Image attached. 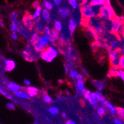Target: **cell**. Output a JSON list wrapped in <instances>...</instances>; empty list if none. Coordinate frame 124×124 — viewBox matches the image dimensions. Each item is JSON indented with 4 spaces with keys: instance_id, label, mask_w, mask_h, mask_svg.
<instances>
[{
    "instance_id": "51",
    "label": "cell",
    "mask_w": 124,
    "mask_h": 124,
    "mask_svg": "<svg viewBox=\"0 0 124 124\" xmlns=\"http://www.w3.org/2000/svg\"><path fill=\"white\" fill-rule=\"evenodd\" d=\"M23 54H24V55H25V56H30V53H29V52L28 51H26V50L23 51Z\"/></svg>"
},
{
    "instance_id": "14",
    "label": "cell",
    "mask_w": 124,
    "mask_h": 124,
    "mask_svg": "<svg viewBox=\"0 0 124 124\" xmlns=\"http://www.w3.org/2000/svg\"><path fill=\"white\" fill-rule=\"evenodd\" d=\"M34 30L35 31L36 33H38V34H40V33H43V26L42 25H41V19H40V18L37 19L35 21V23L34 26Z\"/></svg>"
},
{
    "instance_id": "36",
    "label": "cell",
    "mask_w": 124,
    "mask_h": 124,
    "mask_svg": "<svg viewBox=\"0 0 124 124\" xmlns=\"http://www.w3.org/2000/svg\"><path fill=\"white\" fill-rule=\"evenodd\" d=\"M51 31L53 36L54 38H55V40H58L59 39V37H60V33H59V32L57 31V30H55L54 29H52Z\"/></svg>"
},
{
    "instance_id": "43",
    "label": "cell",
    "mask_w": 124,
    "mask_h": 124,
    "mask_svg": "<svg viewBox=\"0 0 124 124\" xmlns=\"http://www.w3.org/2000/svg\"><path fill=\"white\" fill-rule=\"evenodd\" d=\"M53 3H54V5H56L57 7H59L61 4V0H53L52 1Z\"/></svg>"
},
{
    "instance_id": "37",
    "label": "cell",
    "mask_w": 124,
    "mask_h": 124,
    "mask_svg": "<svg viewBox=\"0 0 124 124\" xmlns=\"http://www.w3.org/2000/svg\"><path fill=\"white\" fill-rule=\"evenodd\" d=\"M18 29H19V25L16 23H12L11 25V31H12V33H14L18 31Z\"/></svg>"
},
{
    "instance_id": "35",
    "label": "cell",
    "mask_w": 124,
    "mask_h": 124,
    "mask_svg": "<svg viewBox=\"0 0 124 124\" xmlns=\"http://www.w3.org/2000/svg\"><path fill=\"white\" fill-rule=\"evenodd\" d=\"M94 29L98 34H101L104 31V27L101 25H97L94 27Z\"/></svg>"
},
{
    "instance_id": "10",
    "label": "cell",
    "mask_w": 124,
    "mask_h": 124,
    "mask_svg": "<svg viewBox=\"0 0 124 124\" xmlns=\"http://www.w3.org/2000/svg\"><path fill=\"white\" fill-rule=\"evenodd\" d=\"M7 86L10 91H12V92H14V93H16L17 91H20V90L21 89V86L15 83V82H12L8 83Z\"/></svg>"
},
{
    "instance_id": "12",
    "label": "cell",
    "mask_w": 124,
    "mask_h": 124,
    "mask_svg": "<svg viewBox=\"0 0 124 124\" xmlns=\"http://www.w3.org/2000/svg\"><path fill=\"white\" fill-rule=\"evenodd\" d=\"M77 21H75V19L74 18L71 17L69 19V30L71 34H72L74 33L75 29H77Z\"/></svg>"
},
{
    "instance_id": "24",
    "label": "cell",
    "mask_w": 124,
    "mask_h": 124,
    "mask_svg": "<svg viewBox=\"0 0 124 124\" xmlns=\"http://www.w3.org/2000/svg\"><path fill=\"white\" fill-rule=\"evenodd\" d=\"M93 83L94 86L98 88L99 91H101L105 86V84L103 82H100V81H93Z\"/></svg>"
},
{
    "instance_id": "27",
    "label": "cell",
    "mask_w": 124,
    "mask_h": 124,
    "mask_svg": "<svg viewBox=\"0 0 124 124\" xmlns=\"http://www.w3.org/2000/svg\"><path fill=\"white\" fill-rule=\"evenodd\" d=\"M48 112L49 114H51V115H54V116H56V115L58 114L59 112V110L58 108L56 106H51L48 109Z\"/></svg>"
},
{
    "instance_id": "48",
    "label": "cell",
    "mask_w": 124,
    "mask_h": 124,
    "mask_svg": "<svg viewBox=\"0 0 124 124\" xmlns=\"http://www.w3.org/2000/svg\"><path fill=\"white\" fill-rule=\"evenodd\" d=\"M0 93H1V94H3V95H4L5 97H7L8 96V94L7 93H6V91H4V90H3V88L0 89Z\"/></svg>"
},
{
    "instance_id": "25",
    "label": "cell",
    "mask_w": 124,
    "mask_h": 124,
    "mask_svg": "<svg viewBox=\"0 0 124 124\" xmlns=\"http://www.w3.org/2000/svg\"><path fill=\"white\" fill-rule=\"evenodd\" d=\"M54 29L56 30H57V31L60 32L62 31V25L61 22L60 21H56L54 22Z\"/></svg>"
},
{
    "instance_id": "56",
    "label": "cell",
    "mask_w": 124,
    "mask_h": 124,
    "mask_svg": "<svg viewBox=\"0 0 124 124\" xmlns=\"http://www.w3.org/2000/svg\"><path fill=\"white\" fill-rule=\"evenodd\" d=\"M1 25L3 26V22H1Z\"/></svg>"
},
{
    "instance_id": "34",
    "label": "cell",
    "mask_w": 124,
    "mask_h": 124,
    "mask_svg": "<svg viewBox=\"0 0 124 124\" xmlns=\"http://www.w3.org/2000/svg\"><path fill=\"white\" fill-rule=\"evenodd\" d=\"M79 74L80 73L77 72L75 70H70V72L69 73L70 77L72 78H73V79H75V78L77 79V78L78 77V75H79Z\"/></svg>"
},
{
    "instance_id": "26",
    "label": "cell",
    "mask_w": 124,
    "mask_h": 124,
    "mask_svg": "<svg viewBox=\"0 0 124 124\" xmlns=\"http://www.w3.org/2000/svg\"><path fill=\"white\" fill-rule=\"evenodd\" d=\"M117 115L119 116L120 120L124 121V109L122 108H117Z\"/></svg>"
},
{
    "instance_id": "44",
    "label": "cell",
    "mask_w": 124,
    "mask_h": 124,
    "mask_svg": "<svg viewBox=\"0 0 124 124\" xmlns=\"http://www.w3.org/2000/svg\"><path fill=\"white\" fill-rule=\"evenodd\" d=\"M18 37H19V36H18V34L17 32L12 33V34H11V38H12V40H17L18 39Z\"/></svg>"
},
{
    "instance_id": "47",
    "label": "cell",
    "mask_w": 124,
    "mask_h": 124,
    "mask_svg": "<svg viewBox=\"0 0 124 124\" xmlns=\"http://www.w3.org/2000/svg\"><path fill=\"white\" fill-rule=\"evenodd\" d=\"M23 84H24L25 86H27L28 87H29V86H30V85H31V82L28 79H25L24 80H23Z\"/></svg>"
},
{
    "instance_id": "42",
    "label": "cell",
    "mask_w": 124,
    "mask_h": 124,
    "mask_svg": "<svg viewBox=\"0 0 124 124\" xmlns=\"http://www.w3.org/2000/svg\"><path fill=\"white\" fill-rule=\"evenodd\" d=\"M32 6H33V8H35L36 9H37L38 8H39L40 6V2L38 1H35L33 2V4H32Z\"/></svg>"
},
{
    "instance_id": "3",
    "label": "cell",
    "mask_w": 124,
    "mask_h": 124,
    "mask_svg": "<svg viewBox=\"0 0 124 124\" xmlns=\"http://www.w3.org/2000/svg\"><path fill=\"white\" fill-rule=\"evenodd\" d=\"M58 56V51L53 46H48L41 53V58L47 62H51Z\"/></svg>"
},
{
    "instance_id": "1",
    "label": "cell",
    "mask_w": 124,
    "mask_h": 124,
    "mask_svg": "<svg viewBox=\"0 0 124 124\" xmlns=\"http://www.w3.org/2000/svg\"><path fill=\"white\" fill-rule=\"evenodd\" d=\"M96 8V7H93L90 4L82 5L80 11L82 17L86 21H88L92 18L94 17L96 15H98L100 9L97 10Z\"/></svg>"
},
{
    "instance_id": "13",
    "label": "cell",
    "mask_w": 124,
    "mask_h": 124,
    "mask_svg": "<svg viewBox=\"0 0 124 124\" xmlns=\"http://www.w3.org/2000/svg\"><path fill=\"white\" fill-rule=\"evenodd\" d=\"M59 14L63 18H67L68 17H69L70 16V11L69 8L66 7H63L59 9Z\"/></svg>"
},
{
    "instance_id": "2",
    "label": "cell",
    "mask_w": 124,
    "mask_h": 124,
    "mask_svg": "<svg viewBox=\"0 0 124 124\" xmlns=\"http://www.w3.org/2000/svg\"><path fill=\"white\" fill-rule=\"evenodd\" d=\"M98 16L101 19L106 20V21H112L114 18L116 17L115 12L112 6H109L106 4L100 7Z\"/></svg>"
},
{
    "instance_id": "45",
    "label": "cell",
    "mask_w": 124,
    "mask_h": 124,
    "mask_svg": "<svg viewBox=\"0 0 124 124\" xmlns=\"http://www.w3.org/2000/svg\"><path fill=\"white\" fill-rule=\"evenodd\" d=\"M90 30H91V33L93 34V37H94L95 39H97L98 38V33H96V31H95L94 29H90Z\"/></svg>"
},
{
    "instance_id": "9",
    "label": "cell",
    "mask_w": 124,
    "mask_h": 124,
    "mask_svg": "<svg viewBox=\"0 0 124 124\" xmlns=\"http://www.w3.org/2000/svg\"><path fill=\"white\" fill-rule=\"evenodd\" d=\"M122 51L120 48L119 49H112V50L110 51L109 53V59L110 61L113 60L114 59L118 58L122 56Z\"/></svg>"
},
{
    "instance_id": "29",
    "label": "cell",
    "mask_w": 124,
    "mask_h": 124,
    "mask_svg": "<svg viewBox=\"0 0 124 124\" xmlns=\"http://www.w3.org/2000/svg\"><path fill=\"white\" fill-rule=\"evenodd\" d=\"M10 19L12 23H17L18 22V14L16 12H13L10 16Z\"/></svg>"
},
{
    "instance_id": "50",
    "label": "cell",
    "mask_w": 124,
    "mask_h": 124,
    "mask_svg": "<svg viewBox=\"0 0 124 124\" xmlns=\"http://www.w3.org/2000/svg\"><path fill=\"white\" fill-rule=\"evenodd\" d=\"M65 124H76L75 122L72 120H68L65 122Z\"/></svg>"
},
{
    "instance_id": "22",
    "label": "cell",
    "mask_w": 124,
    "mask_h": 124,
    "mask_svg": "<svg viewBox=\"0 0 124 124\" xmlns=\"http://www.w3.org/2000/svg\"><path fill=\"white\" fill-rule=\"evenodd\" d=\"M42 8H41V6H40L39 8H38L37 9H36L35 10V12L33 14V15H32V17H33V19H35V20H37V19H39L40 17V16L42 14Z\"/></svg>"
},
{
    "instance_id": "39",
    "label": "cell",
    "mask_w": 124,
    "mask_h": 124,
    "mask_svg": "<svg viewBox=\"0 0 124 124\" xmlns=\"http://www.w3.org/2000/svg\"><path fill=\"white\" fill-rule=\"evenodd\" d=\"M43 101L44 102H45L46 103H50L51 102H52L53 100H52V98L49 95V94H46L44 96Z\"/></svg>"
},
{
    "instance_id": "21",
    "label": "cell",
    "mask_w": 124,
    "mask_h": 124,
    "mask_svg": "<svg viewBox=\"0 0 124 124\" xmlns=\"http://www.w3.org/2000/svg\"><path fill=\"white\" fill-rule=\"evenodd\" d=\"M42 6H44L45 9H46L47 10H49V11H51V10H52L53 8V2L50 1H48V0H45V1H43Z\"/></svg>"
},
{
    "instance_id": "40",
    "label": "cell",
    "mask_w": 124,
    "mask_h": 124,
    "mask_svg": "<svg viewBox=\"0 0 124 124\" xmlns=\"http://www.w3.org/2000/svg\"><path fill=\"white\" fill-rule=\"evenodd\" d=\"M6 108L9 110H14L16 109V106L12 102H8L6 104Z\"/></svg>"
},
{
    "instance_id": "28",
    "label": "cell",
    "mask_w": 124,
    "mask_h": 124,
    "mask_svg": "<svg viewBox=\"0 0 124 124\" xmlns=\"http://www.w3.org/2000/svg\"><path fill=\"white\" fill-rule=\"evenodd\" d=\"M33 48L35 49V50L37 53H42V52L45 49V48H43V46H41V45L39 44V43L33 45Z\"/></svg>"
},
{
    "instance_id": "57",
    "label": "cell",
    "mask_w": 124,
    "mask_h": 124,
    "mask_svg": "<svg viewBox=\"0 0 124 124\" xmlns=\"http://www.w3.org/2000/svg\"><path fill=\"white\" fill-rule=\"evenodd\" d=\"M37 124V123H35V124Z\"/></svg>"
},
{
    "instance_id": "19",
    "label": "cell",
    "mask_w": 124,
    "mask_h": 124,
    "mask_svg": "<svg viewBox=\"0 0 124 124\" xmlns=\"http://www.w3.org/2000/svg\"><path fill=\"white\" fill-rule=\"evenodd\" d=\"M14 94L18 98H21L22 99H25V100H29V96L27 92L24 91H17L16 93H14Z\"/></svg>"
},
{
    "instance_id": "16",
    "label": "cell",
    "mask_w": 124,
    "mask_h": 124,
    "mask_svg": "<svg viewBox=\"0 0 124 124\" xmlns=\"http://www.w3.org/2000/svg\"><path fill=\"white\" fill-rule=\"evenodd\" d=\"M89 4L93 7H101L106 4V0H91Z\"/></svg>"
},
{
    "instance_id": "15",
    "label": "cell",
    "mask_w": 124,
    "mask_h": 124,
    "mask_svg": "<svg viewBox=\"0 0 124 124\" xmlns=\"http://www.w3.org/2000/svg\"><path fill=\"white\" fill-rule=\"evenodd\" d=\"M49 42V39L48 38V37H47L46 35H43L40 36V40H39L38 43H39V44L41 45V46H43L45 48H47Z\"/></svg>"
},
{
    "instance_id": "55",
    "label": "cell",
    "mask_w": 124,
    "mask_h": 124,
    "mask_svg": "<svg viewBox=\"0 0 124 124\" xmlns=\"http://www.w3.org/2000/svg\"><path fill=\"white\" fill-rule=\"evenodd\" d=\"M122 51V55H124V46H123V48L121 49Z\"/></svg>"
},
{
    "instance_id": "7",
    "label": "cell",
    "mask_w": 124,
    "mask_h": 124,
    "mask_svg": "<svg viewBox=\"0 0 124 124\" xmlns=\"http://www.w3.org/2000/svg\"><path fill=\"white\" fill-rule=\"evenodd\" d=\"M102 104L103 105V106L105 107V108H106L112 115L117 114V108H116L112 103H110L109 101L105 100L104 102Z\"/></svg>"
},
{
    "instance_id": "20",
    "label": "cell",
    "mask_w": 124,
    "mask_h": 124,
    "mask_svg": "<svg viewBox=\"0 0 124 124\" xmlns=\"http://www.w3.org/2000/svg\"><path fill=\"white\" fill-rule=\"evenodd\" d=\"M94 93H95L96 98V100L97 101H98V102H101L102 104L106 100H105V98H104V96L102 95L101 91L98 90L97 91L94 92Z\"/></svg>"
},
{
    "instance_id": "49",
    "label": "cell",
    "mask_w": 124,
    "mask_h": 124,
    "mask_svg": "<svg viewBox=\"0 0 124 124\" xmlns=\"http://www.w3.org/2000/svg\"><path fill=\"white\" fill-rule=\"evenodd\" d=\"M120 34L121 35V36L123 37V38H124V23L122 25V27L121 30H120Z\"/></svg>"
},
{
    "instance_id": "46",
    "label": "cell",
    "mask_w": 124,
    "mask_h": 124,
    "mask_svg": "<svg viewBox=\"0 0 124 124\" xmlns=\"http://www.w3.org/2000/svg\"><path fill=\"white\" fill-rule=\"evenodd\" d=\"M114 124H124V122L123 120H120V119L116 118L114 119Z\"/></svg>"
},
{
    "instance_id": "23",
    "label": "cell",
    "mask_w": 124,
    "mask_h": 124,
    "mask_svg": "<svg viewBox=\"0 0 124 124\" xmlns=\"http://www.w3.org/2000/svg\"><path fill=\"white\" fill-rule=\"evenodd\" d=\"M40 34H38V33H36V32H34L33 33H32L31 37V43H32V45L38 43V41H39V40H40Z\"/></svg>"
},
{
    "instance_id": "6",
    "label": "cell",
    "mask_w": 124,
    "mask_h": 124,
    "mask_svg": "<svg viewBox=\"0 0 124 124\" xmlns=\"http://www.w3.org/2000/svg\"><path fill=\"white\" fill-rule=\"evenodd\" d=\"M4 62L5 64V70L7 72H11L15 69L16 62L14 61L9 59H5Z\"/></svg>"
},
{
    "instance_id": "30",
    "label": "cell",
    "mask_w": 124,
    "mask_h": 124,
    "mask_svg": "<svg viewBox=\"0 0 124 124\" xmlns=\"http://www.w3.org/2000/svg\"><path fill=\"white\" fill-rule=\"evenodd\" d=\"M115 75L119 77L124 82V70L122 69H117L115 72Z\"/></svg>"
},
{
    "instance_id": "5",
    "label": "cell",
    "mask_w": 124,
    "mask_h": 124,
    "mask_svg": "<svg viewBox=\"0 0 124 124\" xmlns=\"http://www.w3.org/2000/svg\"><path fill=\"white\" fill-rule=\"evenodd\" d=\"M23 22L25 26L28 28L29 30H31L33 28L34 29L35 21H34V19H33L32 16L30 15V14H27L25 16L23 19Z\"/></svg>"
},
{
    "instance_id": "54",
    "label": "cell",
    "mask_w": 124,
    "mask_h": 124,
    "mask_svg": "<svg viewBox=\"0 0 124 124\" xmlns=\"http://www.w3.org/2000/svg\"><path fill=\"white\" fill-rule=\"evenodd\" d=\"M71 53H72V49H71V48H69V54L70 56H71Z\"/></svg>"
},
{
    "instance_id": "8",
    "label": "cell",
    "mask_w": 124,
    "mask_h": 124,
    "mask_svg": "<svg viewBox=\"0 0 124 124\" xmlns=\"http://www.w3.org/2000/svg\"><path fill=\"white\" fill-rule=\"evenodd\" d=\"M43 33L45 35H46L47 37H48L49 39V42H51V43H54L56 42V40L55 38H54V37L53 36L52 34L51 30L49 28V27L48 26H45V27L43 28Z\"/></svg>"
},
{
    "instance_id": "11",
    "label": "cell",
    "mask_w": 124,
    "mask_h": 124,
    "mask_svg": "<svg viewBox=\"0 0 124 124\" xmlns=\"http://www.w3.org/2000/svg\"><path fill=\"white\" fill-rule=\"evenodd\" d=\"M77 88L81 95L84 96L85 93H86V89L85 86L84 82L83 80H77Z\"/></svg>"
},
{
    "instance_id": "38",
    "label": "cell",
    "mask_w": 124,
    "mask_h": 124,
    "mask_svg": "<svg viewBox=\"0 0 124 124\" xmlns=\"http://www.w3.org/2000/svg\"><path fill=\"white\" fill-rule=\"evenodd\" d=\"M119 69L124 70V55H122L120 57Z\"/></svg>"
},
{
    "instance_id": "41",
    "label": "cell",
    "mask_w": 124,
    "mask_h": 124,
    "mask_svg": "<svg viewBox=\"0 0 124 124\" xmlns=\"http://www.w3.org/2000/svg\"><path fill=\"white\" fill-rule=\"evenodd\" d=\"M65 40H66V39H65V37H64V34H63L62 33H61L60 34V37H59V42L61 43H65Z\"/></svg>"
},
{
    "instance_id": "4",
    "label": "cell",
    "mask_w": 124,
    "mask_h": 124,
    "mask_svg": "<svg viewBox=\"0 0 124 124\" xmlns=\"http://www.w3.org/2000/svg\"><path fill=\"white\" fill-rule=\"evenodd\" d=\"M124 24L122 21L116 17L112 21H110V31L113 34L118 35L120 33L122 25Z\"/></svg>"
},
{
    "instance_id": "53",
    "label": "cell",
    "mask_w": 124,
    "mask_h": 124,
    "mask_svg": "<svg viewBox=\"0 0 124 124\" xmlns=\"http://www.w3.org/2000/svg\"><path fill=\"white\" fill-rule=\"evenodd\" d=\"M64 67H65V70H66V74H67V73H68V70H69L68 68H67V67L66 66V65L64 66Z\"/></svg>"
},
{
    "instance_id": "17",
    "label": "cell",
    "mask_w": 124,
    "mask_h": 124,
    "mask_svg": "<svg viewBox=\"0 0 124 124\" xmlns=\"http://www.w3.org/2000/svg\"><path fill=\"white\" fill-rule=\"evenodd\" d=\"M38 89L37 88L34 87V86H29L27 88V93H28L30 97H35L38 94Z\"/></svg>"
},
{
    "instance_id": "18",
    "label": "cell",
    "mask_w": 124,
    "mask_h": 124,
    "mask_svg": "<svg viewBox=\"0 0 124 124\" xmlns=\"http://www.w3.org/2000/svg\"><path fill=\"white\" fill-rule=\"evenodd\" d=\"M41 16H42L43 19L45 22H46V23H48L50 22L51 16L50 12H49V10H47L46 9H43Z\"/></svg>"
},
{
    "instance_id": "52",
    "label": "cell",
    "mask_w": 124,
    "mask_h": 124,
    "mask_svg": "<svg viewBox=\"0 0 124 124\" xmlns=\"http://www.w3.org/2000/svg\"><path fill=\"white\" fill-rule=\"evenodd\" d=\"M62 117H63V118H64V119H66V117H67V114L66 113V112H62Z\"/></svg>"
},
{
    "instance_id": "33",
    "label": "cell",
    "mask_w": 124,
    "mask_h": 124,
    "mask_svg": "<svg viewBox=\"0 0 124 124\" xmlns=\"http://www.w3.org/2000/svg\"><path fill=\"white\" fill-rule=\"evenodd\" d=\"M110 46L113 49H119V43L117 40H112L110 41Z\"/></svg>"
},
{
    "instance_id": "32",
    "label": "cell",
    "mask_w": 124,
    "mask_h": 124,
    "mask_svg": "<svg viewBox=\"0 0 124 124\" xmlns=\"http://www.w3.org/2000/svg\"><path fill=\"white\" fill-rule=\"evenodd\" d=\"M68 3L72 8L74 9H76L78 8V2L76 0H69Z\"/></svg>"
},
{
    "instance_id": "31",
    "label": "cell",
    "mask_w": 124,
    "mask_h": 124,
    "mask_svg": "<svg viewBox=\"0 0 124 124\" xmlns=\"http://www.w3.org/2000/svg\"><path fill=\"white\" fill-rule=\"evenodd\" d=\"M106 112V110L105 107L101 106L97 109V114L100 116H103L105 115Z\"/></svg>"
}]
</instances>
